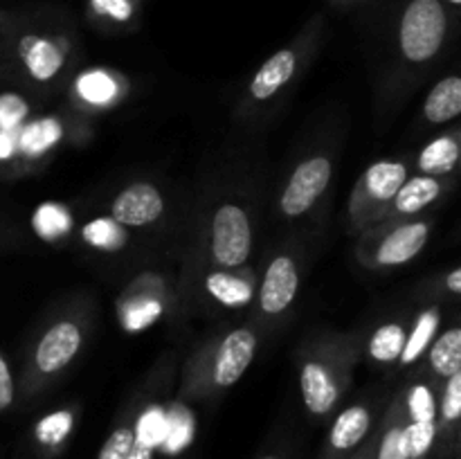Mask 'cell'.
<instances>
[{
	"instance_id": "cell-1",
	"label": "cell",
	"mask_w": 461,
	"mask_h": 459,
	"mask_svg": "<svg viewBox=\"0 0 461 459\" xmlns=\"http://www.w3.org/2000/svg\"><path fill=\"white\" fill-rule=\"evenodd\" d=\"M448 14L441 0H410L401 14L399 43L408 61L426 63L441 50Z\"/></svg>"
},
{
	"instance_id": "cell-2",
	"label": "cell",
	"mask_w": 461,
	"mask_h": 459,
	"mask_svg": "<svg viewBox=\"0 0 461 459\" xmlns=\"http://www.w3.org/2000/svg\"><path fill=\"white\" fill-rule=\"evenodd\" d=\"M252 248V230L248 214L239 205L219 207L212 219V256L219 266L237 268L246 264Z\"/></svg>"
},
{
	"instance_id": "cell-3",
	"label": "cell",
	"mask_w": 461,
	"mask_h": 459,
	"mask_svg": "<svg viewBox=\"0 0 461 459\" xmlns=\"http://www.w3.org/2000/svg\"><path fill=\"white\" fill-rule=\"evenodd\" d=\"M331 180V162L329 158H309L302 162L291 176L286 192L282 196V212L288 216H300L313 207V202L327 189Z\"/></svg>"
},
{
	"instance_id": "cell-4",
	"label": "cell",
	"mask_w": 461,
	"mask_h": 459,
	"mask_svg": "<svg viewBox=\"0 0 461 459\" xmlns=\"http://www.w3.org/2000/svg\"><path fill=\"white\" fill-rule=\"evenodd\" d=\"M14 52L21 58L25 70L36 81H50L59 75L66 61V45L61 39L41 34L36 30H27L14 40Z\"/></svg>"
},
{
	"instance_id": "cell-5",
	"label": "cell",
	"mask_w": 461,
	"mask_h": 459,
	"mask_svg": "<svg viewBox=\"0 0 461 459\" xmlns=\"http://www.w3.org/2000/svg\"><path fill=\"white\" fill-rule=\"evenodd\" d=\"M257 349V338L250 328H237L228 333L221 342L214 358V381L216 385L230 387L246 374L250 367L252 356Z\"/></svg>"
},
{
	"instance_id": "cell-6",
	"label": "cell",
	"mask_w": 461,
	"mask_h": 459,
	"mask_svg": "<svg viewBox=\"0 0 461 459\" xmlns=\"http://www.w3.org/2000/svg\"><path fill=\"white\" fill-rule=\"evenodd\" d=\"M162 210H165V202H162L160 192L147 183L131 184L113 201L111 207L113 220L120 225H133V228L153 223L160 219Z\"/></svg>"
},
{
	"instance_id": "cell-7",
	"label": "cell",
	"mask_w": 461,
	"mask_h": 459,
	"mask_svg": "<svg viewBox=\"0 0 461 459\" xmlns=\"http://www.w3.org/2000/svg\"><path fill=\"white\" fill-rule=\"evenodd\" d=\"M81 346V328L70 320H61L45 331L36 346V367L43 374H54L66 367Z\"/></svg>"
},
{
	"instance_id": "cell-8",
	"label": "cell",
	"mask_w": 461,
	"mask_h": 459,
	"mask_svg": "<svg viewBox=\"0 0 461 459\" xmlns=\"http://www.w3.org/2000/svg\"><path fill=\"white\" fill-rule=\"evenodd\" d=\"M297 286H300V277H297L293 259L291 256H277L266 270L259 295L261 310L268 315H279L282 310H286L291 302L295 300Z\"/></svg>"
},
{
	"instance_id": "cell-9",
	"label": "cell",
	"mask_w": 461,
	"mask_h": 459,
	"mask_svg": "<svg viewBox=\"0 0 461 459\" xmlns=\"http://www.w3.org/2000/svg\"><path fill=\"white\" fill-rule=\"evenodd\" d=\"M300 387L302 399H304L306 408L315 417H324L336 408L340 392H338V382L329 374V369L320 363H306L300 374Z\"/></svg>"
},
{
	"instance_id": "cell-10",
	"label": "cell",
	"mask_w": 461,
	"mask_h": 459,
	"mask_svg": "<svg viewBox=\"0 0 461 459\" xmlns=\"http://www.w3.org/2000/svg\"><path fill=\"white\" fill-rule=\"evenodd\" d=\"M428 234H430V228L426 223L401 225L383 238L376 252V261L383 266L405 264L421 252V248L428 241Z\"/></svg>"
},
{
	"instance_id": "cell-11",
	"label": "cell",
	"mask_w": 461,
	"mask_h": 459,
	"mask_svg": "<svg viewBox=\"0 0 461 459\" xmlns=\"http://www.w3.org/2000/svg\"><path fill=\"white\" fill-rule=\"evenodd\" d=\"M369 428H372L369 410L363 405H351L333 421L331 432H329V450L333 454L349 453L367 436Z\"/></svg>"
},
{
	"instance_id": "cell-12",
	"label": "cell",
	"mask_w": 461,
	"mask_h": 459,
	"mask_svg": "<svg viewBox=\"0 0 461 459\" xmlns=\"http://www.w3.org/2000/svg\"><path fill=\"white\" fill-rule=\"evenodd\" d=\"M297 68V54L295 50H279L277 54L268 58L264 66L259 68V72L255 75L250 84V93L255 99H270L277 93L282 86L288 84L293 75H295Z\"/></svg>"
},
{
	"instance_id": "cell-13",
	"label": "cell",
	"mask_w": 461,
	"mask_h": 459,
	"mask_svg": "<svg viewBox=\"0 0 461 459\" xmlns=\"http://www.w3.org/2000/svg\"><path fill=\"white\" fill-rule=\"evenodd\" d=\"M428 122L432 124H444L455 120L461 112V79L459 76H446L435 88L430 90L423 106Z\"/></svg>"
},
{
	"instance_id": "cell-14",
	"label": "cell",
	"mask_w": 461,
	"mask_h": 459,
	"mask_svg": "<svg viewBox=\"0 0 461 459\" xmlns=\"http://www.w3.org/2000/svg\"><path fill=\"white\" fill-rule=\"evenodd\" d=\"M408 171L401 162H376L365 174V187L374 201H392L403 187Z\"/></svg>"
},
{
	"instance_id": "cell-15",
	"label": "cell",
	"mask_w": 461,
	"mask_h": 459,
	"mask_svg": "<svg viewBox=\"0 0 461 459\" xmlns=\"http://www.w3.org/2000/svg\"><path fill=\"white\" fill-rule=\"evenodd\" d=\"M441 194L439 180L432 178V176H417V178L405 180L403 187L396 192V210L401 214H417L419 210L430 205L432 201H437V196Z\"/></svg>"
},
{
	"instance_id": "cell-16",
	"label": "cell",
	"mask_w": 461,
	"mask_h": 459,
	"mask_svg": "<svg viewBox=\"0 0 461 459\" xmlns=\"http://www.w3.org/2000/svg\"><path fill=\"white\" fill-rule=\"evenodd\" d=\"M459 160V144L453 138H437L435 142L428 144L423 148L421 158H419V166L421 171H426L428 176H439L448 174L455 169Z\"/></svg>"
},
{
	"instance_id": "cell-17",
	"label": "cell",
	"mask_w": 461,
	"mask_h": 459,
	"mask_svg": "<svg viewBox=\"0 0 461 459\" xmlns=\"http://www.w3.org/2000/svg\"><path fill=\"white\" fill-rule=\"evenodd\" d=\"M430 364L441 376H453L461 372V331L450 328L439 340L435 342L430 351Z\"/></svg>"
},
{
	"instance_id": "cell-18",
	"label": "cell",
	"mask_w": 461,
	"mask_h": 459,
	"mask_svg": "<svg viewBox=\"0 0 461 459\" xmlns=\"http://www.w3.org/2000/svg\"><path fill=\"white\" fill-rule=\"evenodd\" d=\"M61 138V126L54 120H39L34 124L27 126L25 130L18 138V147L25 156H41V153L48 151L50 147L59 142Z\"/></svg>"
},
{
	"instance_id": "cell-19",
	"label": "cell",
	"mask_w": 461,
	"mask_h": 459,
	"mask_svg": "<svg viewBox=\"0 0 461 459\" xmlns=\"http://www.w3.org/2000/svg\"><path fill=\"white\" fill-rule=\"evenodd\" d=\"M72 430V414L66 410H59V412L48 414L45 418H41L39 426H36L34 436L36 444L43 446L45 450L61 448L66 444V439L70 436Z\"/></svg>"
},
{
	"instance_id": "cell-20",
	"label": "cell",
	"mask_w": 461,
	"mask_h": 459,
	"mask_svg": "<svg viewBox=\"0 0 461 459\" xmlns=\"http://www.w3.org/2000/svg\"><path fill=\"white\" fill-rule=\"evenodd\" d=\"M405 346V331L401 324H385L378 328L369 340V354L372 358L381 360V363H392V360L401 358Z\"/></svg>"
},
{
	"instance_id": "cell-21",
	"label": "cell",
	"mask_w": 461,
	"mask_h": 459,
	"mask_svg": "<svg viewBox=\"0 0 461 459\" xmlns=\"http://www.w3.org/2000/svg\"><path fill=\"white\" fill-rule=\"evenodd\" d=\"M437 324H439L437 310H428V313H423L421 318L417 320V327L412 328L410 338H405L403 354H401V360H403V363H414V360L426 351V346L430 345V340L435 338Z\"/></svg>"
},
{
	"instance_id": "cell-22",
	"label": "cell",
	"mask_w": 461,
	"mask_h": 459,
	"mask_svg": "<svg viewBox=\"0 0 461 459\" xmlns=\"http://www.w3.org/2000/svg\"><path fill=\"white\" fill-rule=\"evenodd\" d=\"M207 291H210L216 300H221L223 304L230 306L248 304V300H250L252 295L250 286H248L243 279L230 277V274L225 273L210 274V277H207Z\"/></svg>"
},
{
	"instance_id": "cell-23",
	"label": "cell",
	"mask_w": 461,
	"mask_h": 459,
	"mask_svg": "<svg viewBox=\"0 0 461 459\" xmlns=\"http://www.w3.org/2000/svg\"><path fill=\"white\" fill-rule=\"evenodd\" d=\"M34 228L43 238H59L70 230V214L61 205H41L34 214Z\"/></svg>"
},
{
	"instance_id": "cell-24",
	"label": "cell",
	"mask_w": 461,
	"mask_h": 459,
	"mask_svg": "<svg viewBox=\"0 0 461 459\" xmlns=\"http://www.w3.org/2000/svg\"><path fill=\"white\" fill-rule=\"evenodd\" d=\"M84 238L95 248L102 250H117L124 243L126 234L117 220L111 219H97L84 228Z\"/></svg>"
},
{
	"instance_id": "cell-25",
	"label": "cell",
	"mask_w": 461,
	"mask_h": 459,
	"mask_svg": "<svg viewBox=\"0 0 461 459\" xmlns=\"http://www.w3.org/2000/svg\"><path fill=\"white\" fill-rule=\"evenodd\" d=\"M437 430H439V428H437V421L405 423V444H408V457L410 459H426L428 453L432 450V446H435Z\"/></svg>"
},
{
	"instance_id": "cell-26",
	"label": "cell",
	"mask_w": 461,
	"mask_h": 459,
	"mask_svg": "<svg viewBox=\"0 0 461 459\" xmlns=\"http://www.w3.org/2000/svg\"><path fill=\"white\" fill-rule=\"evenodd\" d=\"M79 94L90 104H106L115 97V81L102 70L86 72L79 76Z\"/></svg>"
},
{
	"instance_id": "cell-27",
	"label": "cell",
	"mask_w": 461,
	"mask_h": 459,
	"mask_svg": "<svg viewBox=\"0 0 461 459\" xmlns=\"http://www.w3.org/2000/svg\"><path fill=\"white\" fill-rule=\"evenodd\" d=\"M88 4L90 12L97 18L122 25V22L133 21L138 0H88Z\"/></svg>"
},
{
	"instance_id": "cell-28",
	"label": "cell",
	"mask_w": 461,
	"mask_h": 459,
	"mask_svg": "<svg viewBox=\"0 0 461 459\" xmlns=\"http://www.w3.org/2000/svg\"><path fill=\"white\" fill-rule=\"evenodd\" d=\"M408 408H410V421H419V423L437 421V403L428 385L412 387L408 399Z\"/></svg>"
},
{
	"instance_id": "cell-29",
	"label": "cell",
	"mask_w": 461,
	"mask_h": 459,
	"mask_svg": "<svg viewBox=\"0 0 461 459\" xmlns=\"http://www.w3.org/2000/svg\"><path fill=\"white\" fill-rule=\"evenodd\" d=\"M135 430L131 426H120L108 435L99 450L97 459H129L131 448H133Z\"/></svg>"
},
{
	"instance_id": "cell-30",
	"label": "cell",
	"mask_w": 461,
	"mask_h": 459,
	"mask_svg": "<svg viewBox=\"0 0 461 459\" xmlns=\"http://www.w3.org/2000/svg\"><path fill=\"white\" fill-rule=\"evenodd\" d=\"M374 459H410L403 423H392V426L383 432L381 444H378L376 457Z\"/></svg>"
},
{
	"instance_id": "cell-31",
	"label": "cell",
	"mask_w": 461,
	"mask_h": 459,
	"mask_svg": "<svg viewBox=\"0 0 461 459\" xmlns=\"http://www.w3.org/2000/svg\"><path fill=\"white\" fill-rule=\"evenodd\" d=\"M27 117L25 99L14 93L0 94V130H16Z\"/></svg>"
},
{
	"instance_id": "cell-32",
	"label": "cell",
	"mask_w": 461,
	"mask_h": 459,
	"mask_svg": "<svg viewBox=\"0 0 461 459\" xmlns=\"http://www.w3.org/2000/svg\"><path fill=\"white\" fill-rule=\"evenodd\" d=\"M461 417V372L448 376L444 400H441V421L444 426H455Z\"/></svg>"
},
{
	"instance_id": "cell-33",
	"label": "cell",
	"mask_w": 461,
	"mask_h": 459,
	"mask_svg": "<svg viewBox=\"0 0 461 459\" xmlns=\"http://www.w3.org/2000/svg\"><path fill=\"white\" fill-rule=\"evenodd\" d=\"M167 432V421L162 417V412L158 408H151L142 418H140L138 432H135V439L142 441V444L156 448V444L160 441V436Z\"/></svg>"
},
{
	"instance_id": "cell-34",
	"label": "cell",
	"mask_w": 461,
	"mask_h": 459,
	"mask_svg": "<svg viewBox=\"0 0 461 459\" xmlns=\"http://www.w3.org/2000/svg\"><path fill=\"white\" fill-rule=\"evenodd\" d=\"M14 403V378L9 372L7 360L0 356V412Z\"/></svg>"
},
{
	"instance_id": "cell-35",
	"label": "cell",
	"mask_w": 461,
	"mask_h": 459,
	"mask_svg": "<svg viewBox=\"0 0 461 459\" xmlns=\"http://www.w3.org/2000/svg\"><path fill=\"white\" fill-rule=\"evenodd\" d=\"M153 315H158V306H153L151 302L142 306H135L133 313H129V327H142V324L151 322Z\"/></svg>"
},
{
	"instance_id": "cell-36",
	"label": "cell",
	"mask_w": 461,
	"mask_h": 459,
	"mask_svg": "<svg viewBox=\"0 0 461 459\" xmlns=\"http://www.w3.org/2000/svg\"><path fill=\"white\" fill-rule=\"evenodd\" d=\"M14 151H16V138H14V130H0V160L12 158Z\"/></svg>"
},
{
	"instance_id": "cell-37",
	"label": "cell",
	"mask_w": 461,
	"mask_h": 459,
	"mask_svg": "<svg viewBox=\"0 0 461 459\" xmlns=\"http://www.w3.org/2000/svg\"><path fill=\"white\" fill-rule=\"evenodd\" d=\"M129 459H153V448L151 446L142 444V441L135 439L133 441V448H131Z\"/></svg>"
},
{
	"instance_id": "cell-38",
	"label": "cell",
	"mask_w": 461,
	"mask_h": 459,
	"mask_svg": "<svg viewBox=\"0 0 461 459\" xmlns=\"http://www.w3.org/2000/svg\"><path fill=\"white\" fill-rule=\"evenodd\" d=\"M448 288L453 292H461V270L455 268L448 277Z\"/></svg>"
},
{
	"instance_id": "cell-39",
	"label": "cell",
	"mask_w": 461,
	"mask_h": 459,
	"mask_svg": "<svg viewBox=\"0 0 461 459\" xmlns=\"http://www.w3.org/2000/svg\"><path fill=\"white\" fill-rule=\"evenodd\" d=\"M354 459H374V454H369V453H363V454H356Z\"/></svg>"
},
{
	"instance_id": "cell-40",
	"label": "cell",
	"mask_w": 461,
	"mask_h": 459,
	"mask_svg": "<svg viewBox=\"0 0 461 459\" xmlns=\"http://www.w3.org/2000/svg\"><path fill=\"white\" fill-rule=\"evenodd\" d=\"M446 3H448V4H453V7H459V4H461V0H446Z\"/></svg>"
},
{
	"instance_id": "cell-41",
	"label": "cell",
	"mask_w": 461,
	"mask_h": 459,
	"mask_svg": "<svg viewBox=\"0 0 461 459\" xmlns=\"http://www.w3.org/2000/svg\"><path fill=\"white\" fill-rule=\"evenodd\" d=\"M261 459H279V457H275V454H266V457H261Z\"/></svg>"
}]
</instances>
